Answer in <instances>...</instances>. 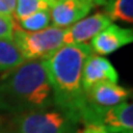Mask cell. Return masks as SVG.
Instances as JSON below:
<instances>
[{
    "mask_svg": "<svg viewBox=\"0 0 133 133\" xmlns=\"http://www.w3.org/2000/svg\"><path fill=\"white\" fill-rule=\"evenodd\" d=\"M20 29L27 31V32H36L49 27L51 25V15H49V9L41 10L35 14L27 16L26 19L19 21Z\"/></svg>",
    "mask_w": 133,
    "mask_h": 133,
    "instance_id": "5bb4252c",
    "label": "cell"
},
{
    "mask_svg": "<svg viewBox=\"0 0 133 133\" xmlns=\"http://www.w3.org/2000/svg\"><path fill=\"white\" fill-rule=\"evenodd\" d=\"M17 0H0V15L12 16Z\"/></svg>",
    "mask_w": 133,
    "mask_h": 133,
    "instance_id": "2e32d148",
    "label": "cell"
},
{
    "mask_svg": "<svg viewBox=\"0 0 133 133\" xmlns=\"http://www.w3.org/2000/svg\"><path fill=\"white\" fill-rule=\"evenodd\" d=\"M47 1H51V3H54V1H57V0H47Z\"/></svg>",
    "mask_w": 133,
    "mask_h": 133,
    "instance_id": "d6986e66",
    "label": "cell"
},
{
    "mask_svg": "<svg viewBox=\"0 0 133 133\" xmlns=\"http://www.w3.org/2000/svg\"><path fill=\"white\" fill-rule=\"evenodd\" d=\"M16 26H17V22L14 20L12 16L0 15V39L12 38Z\"/></svg>",
    "mask_w": 133,
    "mask_h": 133,
    "instance_id": "9a60e30c",
    "label": "cell"
},
{
    "mask_svg": "<svg viewBox=\"0 0 133 133\" xmlns=\"http://www.w3.org/2000/svg\"><path fill=\"white\" fill-rule=\"evenodd\" d=\"M92 51L90 44H63L46 58L54 106L74 116L81 123L85 112V92L81 85L83 66Z\"/></svg>",
    "mask_w": 133,
    "mask_h": 133,
    "instance_id": "7a4b0ae2",
    "label": "cell"
},
{
    "mask_svg": "<svg viewBox=\"0 0 133 133\" xmlns=\"http://www.w3.org/2000/svg\"><path fill=\"white\" fill-rule=\"evenodd\" d=\"M26 59L12 38L0 39V74L14 69Z\"/></svg>",
    "mask_w": 133,
    "mask_h": 133,
    "instance_id": "8fae6325",
    "label": "cell"
},
{
    "mask_svg": "<svg viewBox=\"0 0 133 133\" xmlns=\"http://www.w3.org/2000/svg\"><path fill=\"white\" fill-rule=\"evenodd\" d=\"M79 119L56 106L46 110L16 115L10 133H75Z\"/></svg>",
    "mask_w": 133,
    "mask_h": 133,
    "instance_id": "3957f363",
    "label": "cell"
},
{
    "mask_svg": "<svg viewBox=\"0 0 133 133\" xmlns=\"http://www.w3.org/2000/svg\"><path fill=\"white\" fill-rule=\"evenodd\" d=\"M0 133H10V131H9V129H6V128H4V127H1V126H0Z\"/></svg>",
    "mask_w": 133,
    "mask_h": 133,
    "instance_id": "ac0fdd59",
    "label": "cell"
},
{
    "mask_svg": "<svg viewBox=\"0 0 133 133\" xmlns=\"http://www.w3.org/2000/svg\"><path fill=\"white\" fill-rule=\"evenodd\" d=\"M81 133H107L101 124H85V128Z\"/></svg>",
    "mask_w": 133,
    "mask_h": 133,
    "instance_id": "e0dca14e",
    "label": "cell"
},
{
    "mask_svg": "<svg viewBox=\"0 0 133 133\" xmlns=\"http://www.w3.org/2000/svg\"><path fill=\"white\" fill-rule=\"evenodd\" d=\"M112 24V21L105 12H96L86 16L78 22L64 29V44H81L91 41L105 27Z\"/></svg>",
    "mask_w": 133,
    "mask_h": 133,
    "instance_id": "52a82bcc",
    "label": "cell"
},
{
    "mask_svg": "<svg viewBox=\"0 0 133 133\" xmlns=\"http://www.w3.org/2000/svg\"><path fill=\"white\" fill-rule=\"evenodd\" d=\"M131 91L117 83H100L85 92V112L81 123L100 124L102 115L109 109L127 101Z\"/></svg>",
    "mask_w": 133,
    "mask_h": 133,
    "instance_id": "5b68a950",
    "label": "cell"
},
{
    "mask_svg": "<svg viewBox=\"0 0 133 133\" xmlns=\"http://www.w3.org/2000/svg\"><path fill=\"white\" fill-rule=\"evenodd\" d=\"M105 14L111 21L133 22V0H109L105 4Z\"/></svg>",
    "mask_w": 133,
    "mask_h": 133,
    "instance_id": "7c38bea8",
    "label": "cell"
},
{
    "mask_svg": "<svg viewBox=\"0 0 133 133\" xmlns=\"http://www.w3.org/2000/svg\"><path fill=\"white\" fill-rule=\"evenodd\" d=\"M51 4L52 3L47 0H17L12 17L16 22H19L37 11L49 9Z\"/></svg>",
    "mask_w": 133,
    "mask_h": 133,
    "instance_id": "4fadbf2b",
    "label": "cell"
},
{
    "mask_svg": "<svg viewBox=\"0 0 133 133\" xmlns=\"http://www.w3.org/2000/svg\"><path fill=\"white\" fill-rule=\"evenodd\" d=\"M118 73L109 59L91 53L83 66L81 85L84 92L100 83H117Z\"/></svg>",
    "mask_w": 133,
    "mask_h": 133,
    "instance_id": "ba28073f",
    "label": "cell"
},
{
    "mask_svg": "<svg viewBox=\"0 0 133 133\" xmlns=\"http://www.w3.org/2000/svg\"><path fill=\"white\" fill-rule=\"evenodd\" d=\"M100 124L107 133H133V105L124 101L109 109L101 117Z\"/></svg>",
    "mask_w": 133,
    "mask_h": 133,
    "instance_id": "30bf717a",
    "label": "cell"
},
{
    "mask_svg": "<svg viewBox=\"0 0 133 133\" xmlns=\"http://www.w3.org/2000/svg\"><path fill=\"white\" fill-rule=\"evenodd\" d=\"M133 42L132 29H124L118 25L111 24L100 31L91 39L90 48L92 53L99 56H107L118 51L119 48Z\"/></svg>",
    "mask_w": 133,
    "mask_h": 133,
    "instance_id": "9c48e42d",
    "label": "cell"
},
{
    "mask_svg": "<svg viewBox=\"0 0 133 133\" xmlns=\"http://www.w3.org/2000/svg\"><path fill=\"white\" fill-rule=\"evenodd\" d=\"M12 39L26 61L46 59L64 44V29L49 26L41 31L27 32L16 26Z\"/></svg>",
    "mask_w": 133,
    "mask_h": 133,
    "instance_id": "277c9868",
    "label": "cell"
},
{
    "mask_svg": "<svg viewBox=\"0 0 133 133\" xmlns=\"http://www.w3.org/2000/svg\"><path fill=\"white\" fill-rule=\"evenodd\" d=\"M54 106L44 59L25 61L0 76V111L21 115Z\"/></svg>",
    "mask_w": 133,
    "mask_h": 133,
    "instance_id": "6da1fadb",
    "label": "cell"
},
{
    "mask_svg": "<svg viewBox=\"0 0 133 133\" xmlns=\"http://www.w3.org/2000/svg\"><path fill=\"white\" fill-rule=\"evenodd\" d=\"M94 8L91 0H57L49 6L51 24L54 27L66 29L86 17Z\"/></svg>",
    "mask_w": 133,
    "mask_h": 133,
    "instance_id": "8992f818",
    "label": "cell"
},
{
    "mask_svg": "<svg viewBox=\"0 0 133 133\" xmlns=\"http://www.w3.org/2000/svg\"><path fill=\"white\" fill-rule=\"evenodd\" d=\"M91 1H92V4L95 5V1H96V0H91Z\"/></svg>",
    "mask_w": 133,
    "mask_h": 133,
    "instance_id": "ffe728a7",
    "label": "cell"
}]
</instances>
